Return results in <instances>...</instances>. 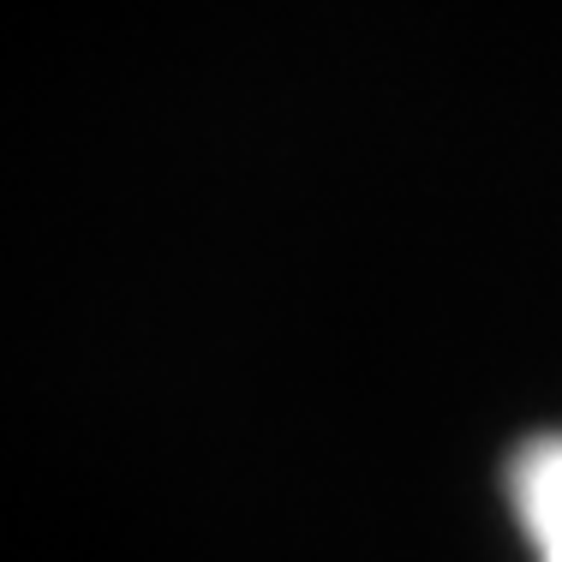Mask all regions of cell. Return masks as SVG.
Masks as SVG:
<instances>
[{"mask_svg": "<svg viewBox=\"0 0 562 562\" xmlns=\"http://www.w3.org/2000/svg\"><path fill=\"white\" fill-rule=\"evenodd\" d=\"M508 497L532 562H562V437H539L515 454Z\"/></svg>", "mask_w": 562, "mask_h": 562, "instance_id": "6da1fadb", "label": "cell"}]
</instances>
